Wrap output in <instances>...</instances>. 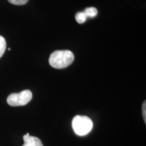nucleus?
Returning a JSON list of instances; mask_svg holds the SVG:
<instances>
[{
	"label": "nucleus",
	"mask_w": 146,
	"mask_h": 146,
	"mask_svg": "<svg viewBox=\"0 0 146 146\" xmlns=\"http://www.w3.org/2000/svg\"><path fill=\"white\" fill-rule=\"evenodd\" d=\"M74 60L73 53L70 50H57L50 55L49 63L53 68L61 69L70 66Z\"/></svg>",
	"instance_id": "f257e3e1"
},
{
	"label": "nucleus",
	"mask_w": 146,
	"mask_h": 146,
	"mask_svg": "<svg viewBox=\"0 0 146 146\" xmlns=\"http://www.w3.org/2000/svg\"><path fill=\"white\" fill-rule=\"evenodd\" d=\"M72 124L74 133L79 136L86 135L93 128L92 120L86 116H75Z\"/></svg>",
	"instance_id": "f03ea898"
},
{
	"label": "nucleus",
	"mask_w": 146,
	"mask_h": 146,
	"mask_svg": "<svg viewBox=\"0 0 146 146\" xmlns=\"http://www.w3.org/2000/svg\"><path fill=\"white\" fill-rule=\"evenodd\" d=\"M32 97L30 90H24L20 93L11 94L7 98V102L11 106H21L27 105L31 100Z\"/></svg>",
	"instance_id": "7ed1b4c3"
},
{
	"label": "nucleus",
	"mask_w": 146,
	"mask_h": 146,
	"mask_svg": "<svg viewBox=\"0 0 146 146\" xmlns=\"http://www.w3.org/2000/svg\"><path fill=\"white\" fill-rule=\"evenodd\" d=\"M23 139L24 144L23 146H43L39 138L31 136L29 133L23 136Z\"/></svg>",
	"instance_id": "20e7f679"
},
{
	"label": "nucleus",
	"mask_w": 146,
	"mask_h": 146,
	"mask_svg": "<svg viewBox=\"0 0 146 146\" xmlns=\"http://www.w3.org/2000/svg\"><path fill=\"white\" fill-rule=\"evenodd\" d=\"M84 13L85 14V15L87 16V17L88 18H94L98 14V10L96 8L94 7H89V8H87L85 9V10L83 11Z\"/></svg>",
	"instance_id": "39448f33"
},
{
	"label": "nucleus",
	"mask_w": 146,
	"mask_h": 146,
	"mask_svg": "<svg viewBox=\"0 0 146 146\" xmlns=\"http://www.w3.org/2000/svg\"><path fill=\"white\" fill-rule=\"evenodd\" d=\"M87 16L85 15V14L84 13V12H78L76 14L75 16V19L76 21L77 22L78 24H82L84 23L86 21L87 19Z\"/></svg>",
	"instance_id": "423d86ee"
},
{
	"label": "nucleus",
	"mask_w": 146,
	"mask_h": 146,
	"mask_svg": "<svg viewBox=\"0 0 146 146\" xmlns=\"http://www.w3.org/2000/svg\"><path fill=\"white\" fill-rule=\"evenodd\" d=\"M6 49V41L2 36L0 35V58L2 57Z\"/></svg>",
	"instance_id": "0eeeda50"
},
{
	"label": "nucleus",
	"mask_w": 146,
	"mask_h": 146,
	"mask_svg": "<svg viewBox=\"0 0 146 146\" xmlns=\"http://www.w3.org/2000/svg\"><path fill=\"white\" fill-rule=\"evenodd\" d=\"M8 1L10 3H12V4L16 5H22L26 4L28 2L29 0H8Z\"/></svg>",
	"instance_id": "6e6552de"
},
{
	"label": "nucleus",
	"mask_w": 146,
	"mask_h": 146,
	"mask_svg": "<svg viewBox=\"0 0 146 146\" xmlns=\"http://www.w3.org/2000/svg\"><path fill=\"white\" fill-rule=\"evenodd\" d=\"M146 102L145 101L143 103V105H142V113H143V117L144 119V121L145 123H146V112H145V110H146Z\"/></svg>",
	"instance_id": "1a4fd4ad"
}]
</instances>
